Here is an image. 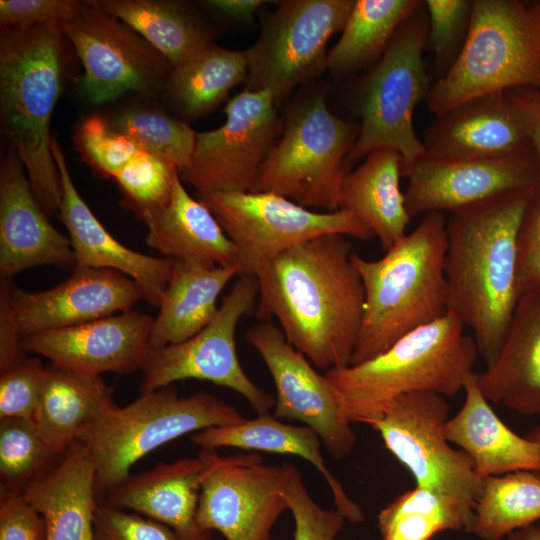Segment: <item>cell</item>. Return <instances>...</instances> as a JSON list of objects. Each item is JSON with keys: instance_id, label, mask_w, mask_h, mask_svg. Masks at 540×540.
I'll return each instance as SVG.
<instances>
[{"instance_id": "obj_1", "label": "cell", "mask_w": 540, "mask_h": 540, "mask_svg": "<svg viewBox=\"0 0 540 540\" xmlns=\"http://www.w3.org/2000/svg\"><path fill=\"white\" fill-rule=\"evenodd\" d=\"M352 254L346 236L325 234L280 253L255 274L257 317L275 318L318 369L348 366L356 345L364 288Z\"/></svg>"}, {"instance_id": "obj_2", "label": "cell", "mask_w": 540, "mask_h": 540, "mask_svg": "<svg viewBox=\"0 0 540 540\" xmlns=\"http://www.w3.org/2000/svg\"><path fill=\"white\" fill-rule=\"evenodd\" d=\"M533 189L470 204L446 223L448 312L472 330L486 367L499 353L519 299L517 240Z\"/></svg>"}, {"instance_id": "obj_3", "label": "cell", "mask_w": 540, "mask_h": 540, "mask_svg": "<svg viewBox=\"0 0 540 540\" xmlns=\"http://www.w3.org/2000/svg\"><path fill=\"white\" fill-rule=\"evenodd\" d=\"M446 223L442 212H428L383 257L368 260L353 252L352 262L364 288V308L349 365L379 355L448 313Z\"/></svg>"}, {"instance_id": "obj_4", "label": "cell", "mask_w": 540, "mask_h": 540, "mask_svg": "<svg viewBox=\"0 0 540 540\" xmlns=\"http://www.w3.org/2000/svg\"><path fill=\"white\" fill-rule=\"evenodd\" d=\"M452 313L397 340L379 355L324 373L352 423L371 425L400 396L429 392L454 396L473 372L478 348Z\"/></svg>"}, {"instance_id": "obj_5", "label": "cell", "mask_w": 540, "mask_h": 540, "mask_svg": "<svg viewBox=\"0 0 540 540\" xmlns=\"http://www.w3.org/2000/svg\"><path fill=\"white\" fill-rule=\"evenodd\" d=\"M63 35L60 24H46L2 27L0 37L2 120L46 214L58 212L62 199L50 123L62 88Z\"/></svg>"}, {"instance_id": "obj_6", "label": "cell", "mask_w": 540, "mask_h": 540, "mask_svg": "<svg viewBox=\"0 0 540 540\" xmlns=\"http://www.w3.org/2000/svg\"><path fill=\"white\" fill-rule=\"evenodd\" d=\"M540 88V2L472 0L464 44L426 98L436 116L473 98Z\"/></svg>"}, {"instance_id": "obj_7", "label": "cell", "mask_w": 540, "mask_h": 540, "mask_svg": "<svg viewBox=\"0 0 540 540\" xmlns=\"http://www.w3.org/2000/svg\"><path fill=\"white\" fill-rule=\"evenodd\" d=\"M245 419L233 405L211 393L179 397L167 386L117 406L79 441L88 448L95 467V492L102 499L152 450L185 434Z\"/></svg>"}, {"instance_id": "obj_8", "label": "cell", "mask_w": 540, "mask_h": 540, "mask_svg": "<svg viewBox=\"0 0 540 540\" xmlns=\"http://www.w3.org/2000/svg\"><path fill=\"white\" fill-rule=\"evenodd\" d=\"M284 116L281 136L263 165L256 191L281 195L312 210H339L359 124L333 114L323 92L296 100Z\"/></svg>"}, {"instance_id": "obj_9", "label": "cell", "mask_w": 540, "mask_h": 540, "mask_svg": "<svg viewBox=\"0 0 540 540\" xmlns=\"http://www.w3.org/2000/svg\"><path fill=\"white\" fill-rule=\"evenodd\" d=\"M428 16L424 5L398 28L358 90L359 133L347 166L380 148L396 150L402 172L425 155L414 129L417 105L431 88L424 60Z\"/></svg>"}, {"instance_id": "obj_10", "label": "cell", "mask_w": 540, "mask_h": 540, "mask_svg": "<svg viewBox=\"0 0 540 540\" xmlns=\"http://www.w3.org/2000/svg\"><path fill=\"white\" fill-rule=\"evenodd\" d=\"M197 198L234 244L239 276L255 277L266 261L321 235L375 238L364 223L345 209L317 212L272 192H215Z\"/></svg>"}, {"instance_id": "obj_11", "label": "cell", "mask_w": 540, "mask_h": 540, "mask_svg": "<svg viewBox=\"0 0 540 540\" xmlns=\"http://www.w3.org/2000/svg\"><path fill=\"white\" fill-rule=\"evenodd\" d=\"M354 0H286L262 22L245 55V91H268L279 104L326 69V45L342 31Z\"/></svg>"}, {"instance_id": "obj_12", "label": "cell", "mask_w": 540, "mask_h": 540, "mask_svg": "<svg viewBox=\"0 0 540 540\" xmlns=\"http://www.w3.org/2000/svg\"><path fill=\"white\" fill-rule=\"evenodd\" d=\"M258 297L255 277L239 276L211 322L189 339L150 350L142 368L140 394L197 379L242 395L257 414L269 413L275 397L256 385L244 371L235 335L240 320Z\"/></svg>"}, {"instance_id": "obj_13", "label": "cell", "mask_w": 540, "mask_h": 540, "mask_svg": "<svg viewBox=\"0 0 540 540\" xmlns=\"http://www.w3.org/2000/svg\"><path fill=\"white\" fill-rule=\"evenodd\" d=\"M219 128L196 133L189 166L179 174L197 195L255 192L263 165L283 130L273 95L243 90L225 106Z\"/></svg>"}, {"instance_id": "obj_14", "label": "cell", "mask_w": 540, "mask_h": 540, "mask_svg": "<svg viewBox=\"0 0 540 540\" xmlns=\"http://www.w3.org/2000/svg\"><path fill=\"white\" fill-rule=\"evenodd\" d=\"M449 417L444 396L415 392L397 398L371 428L411 473L415 485L475 504L484 479L476 473L470 457L450 445L445 433Z\"/></svg>"}, {"instance_id": "obj_15", "label": "cell", "mask_w": 540, "mask_h": 540, "mask_svg": "<svg viewBox=\"0 0 540 540\" xmlns=\"http://www.w3.org/2000/svg\"><path fill=\"white\" fill-rule=\"evenodd\" d=\"M200 453L207 466L196 516L199 526L220 532L226 540H271L275 523L289 511L283 464H265L255 453Z\"/></svg>"}, {"instance_id": "obj_16", "label": "cell", "mask_w": 540, "mask_h": 540, "mask_svg": "<svg viewBox=\"0 0 540 540\" xmlns=\"http://www.w3.org/2000/svg\"><path fill=\"white\" fill-rule=\"evenodd\" d=\"M61 29L83 65L81 89L92 103H106L129 91L150 92L166 84L172 69L169 62L94 1L86 2Z\"/></svg>"}, {"instance_id": "obj_17", "label": "cell", "mask_w": 540, "mask_h": 540, "mask_svg": "<svg viewBox=\"0 0 540 540\" xmlns=\"http://www.w3.org/2000/svg\"><path fill=\"white\" fill-rule=\"evenodd\" d=\"M245 337L273 379L276 389L273 415L298 420L311 428L333 458L342 459L350 455L356 435L324 374H320L288 342L279 326L272 321H262L250 327Z\"/></svg>"}, {"instance_id": "obj_18", "label": "cell", "mask_w": 540, "mask_h": 540, "mask_svg": "<svg viewBox=\"0 0 540 540\" xmlns=\"http://www.w3.org/2000/svg\"><path fill=\"white\" fill-rule=\"evenodd\" d=\"M408 184L405 203L411 217L451 213L494 195L540 184L533 151L498 157L436 160L422 157L402 172Z\"/></svg>"}, {"instance_id": "obj_19", "label": "cell", "mask_w": 540, "mask_h": 540, "mask_svg": "<svg viewBox=\"0 0 540 540\" xmlns=\"http://www.w3.org/2000/svg\"><path fill=\"white\" fill-rule=\"evenodd\" d=\"M154 319L129 310L76 326L22 337L26 353L62 368L87 374L127 375L142 370L150 352Z\"/></svg>"}, {"instance_id": "obj_20", "label": "cell", "mask_w": 540, "mask_h": 540, "mask_svg": "<svg viewBox=\"0 0 540 540\" xmlns=\"http://www.w3.org/2000/svg\"><path fill=\"white\" fill-rule=\"evenodd\" d=\"M140 300L144 295L133 279L106 268L75 267L68 279L44 291L12 289L22 337L126 312Z\"/></svg>"}, {"instance_id": "obj_21", "label": "cell", "mask_w": 540, "mask_h": 540, "mask_svg": "<svg viewBox=\"0 0 540 540\" xmlns=\"http://www.w3.org/2000/svg\"><path fill=\"white\" fill-rule=\"evenodd\" d=\"M41 265L75 268L70 238L47 219L12 149L0 169V277Z\"/></svg>"}, {"instance_id": "obj_22", "label": "cell", "mask_w": 540, "mask_h": 540, "mask_svg": "<svg viewBox=\"0 0 540 540\" xmlns=\"http://www.w3.org/2000/svg\"><path fill=\"white\" fill-rule=\"evenodd\" d=\"M52 154L62 184L59 218L69 233L75 267L119 271L139 285L147 303L159 307L172 273L174 260L139 253L112 236L78 193L60 144L54 138Z\"/></svg>"}, {"instance_id": "obj_23", "label": "cell", "mask_w": 540, "mask_h": 540, "mask_svg": "<svg viewBox=\"0 0 540 540\" xmlns=\"http://www.w3.org/2000/svg\"><path fill=\"white\" fill-rule=\"evenodd\" d=\"M422 142L424 157L436 160L533 151L506 91L473 98L436 116Z\"/></svg>"}, {"instance_id": "obj_24", "label": "cell", "mask_w": 540, "mask_h": 540, "mask_svg": "<svg viewBox=\"0 0 540 540\" xmlns=\"http://www.w3.org/2000/svg\"><path fill=\"white\" fill-rule=\"evenodd\" d=\"M206 466L200 452L195 458L159 463L130 473L100 500L165 524L184 540H212L211 531L202 529L196 519Z\"/></svg>"}, {"instance_id": "obj_25", "label": "cell", "mask_w": 540, "mask_h": 540, "mask_svg": "<svg viewBox=\"0 0 540 540\" xmlns=\"http://www.w3.org/2000/svg\"><path fill=\"white\" fill-rule=\"evenodd\" d=\"M464 402L446 422L448 441L464 451L482 478L516 471L540 472V445L511 430L482 393L473 371L465 380Z\"/></svg>"}, {"instance_id": "obj_26", "label": "cell", "mask_w": 540, "mask_h": 540, "mask_svg": "<svg viewBox=\"0 0 540 540\" xmlns=\"http://www.w3.org/2000/svg\"><path fill=\"white\" fill-rule=\"evenodd\" d=\"M475 377L490 403L540 415V292L519 296L496 359Z\"/></svg>"}, {"instance_id": "obj_27", "label": "cell", "mask_w": 540, "mask_h": 540, "mask_svg": "<svg viewBox=\"0 0 540 540\" xmlns=\"http://www.w3.org/2000/svg\"><path fill=\"white\" fill-rule=\"evenodd\" d=\"M146 244L164 258L205 266L237 264L234 244L212 212L184 188L176 175L169 198L146 212Z\"/></svg>"}, {"instance_id": "obj_28", "label": "cell", "mask_w": 540, "mask_h": 540, "mask_svg": "<svg viewBox=\"0 0 540 540\" xmlns=\"http://www.w3.org/2000/svg\"><path fill=\"white\" fill-rule=\"evenodd\" d=\"M23 495L43 516L46 540H94L93 519L99 499L95 467L83 442L73 443L61 461L30 483Z\"/></svg>"}, {"instance_id": "obj_29", "label": "cell", "mask_w": 540, "mask_h": 540, "mask_svg": "<svg viewBox=\"0 0 540 540\" xmlns=\"http://www.w3.org/2000/svg\"><path fill=\"white\" fill-rule=\"evenodd\" d=\"M101 375L46 366L33 422L45 441L64 454L118 405Z\"/></svg>"}, {"instance_id": "obj_30", "label": "cell", "mask_w": 540, "mask_h": 540, "mask_svg": "<svg viewBox=\"0 0 540 540\" xmlns=\"http://www.w3.org/2000/svg\"><path fill=\"white\" fill-rule=\"evenodd\" d=\"M191 441L201 449L230 447L300 457L322 475L331 491L335 508L346 520L352 523L364 520L360 506L349 497L327 467L320 437L308 426L283 423L273 414L264 413L238 424L203 429L194 433Z\"/></svg>"}, {"instance_id": "obj_31", "label": "cell", "mask_w": 540, "mask_h": 540, "mask_svg": "<svg viewBox=\"0 0 540 540\" xmlns=\"http://www.w3.org/2000/svg\"><path fill=\"white\" fill-rule=\"evenodd\" d=\"M402 162L396 150L376 149L345 175L341 186L340 209L364 223L384 252L407 234L412 218L400 187Z\"/></svg>"}, {"instance_id": "obj_32", "label": "cell", "mask_w": 540, "mask_h": 540, "mask_svg": "<svg viewBox=\"0 0 540 540\" xmlns=\"http://www.w3.org/2000/svg\"><path fill=\"white\" fill-rule=\"evenodd\" d=\"M239 275L238 265L205 266L174 260L153 321L150 350L183 342L207 326L218 311V296Z\"/></svg>"}, {"instance_id": "obj_33", "label": "cell", "mask_w": 540, "mask_h": 540, "mask_svg": "<svg viewBox=\"0 0 540 540\" xmlns=\"http://www.w3.org/2000/svg\"><path fill=\"white\" fill-rule=\"evenodd\" d=\"M118 18L177 67L215 45L208 31L180 5L155 0L94 1Z\"/></svg>"}, {"instance_id": "obj_34", "label": "cell", "mask_w": 540, "mask_h": 540, "mask_svg": "<svg viewBox=\"0 0 540 540\" xmlns=\"http://www.w3.org/2000/svg\"><path fill=\"white\" fill-rule=\"evenodd\" d=\"M423 5L422 0H354L339 40L327 53L326 69L342 75L374 65L400 25Z\"/></svg>"}, {"instance_id": "obj_35", "label": "cell", "mask_w": 540, "mask_h": 540, "mask_svg": "<svg viewBox=\"0 0 540 540\" xmlns=\"http://www.w3.org/2000/svg\"><path fill=\"white\" fill-rule=\"evenodd\" d=\"M248 72L244 51L211 46L185 63L174 67L168 76V97L188 120L206 115L244 83Z\"/></svg>"}, {"instance_id": "obj_36", "label": "cell", "mask_w": 540, "mask_h": 540, "mask_svg": "<svg viewBox=\"0 0 540 540\" xmlns=\"http://www.w3.org/2000/svg\"><path fill=\"white\" fill-rule=\"evenodd\" d=\"M474 507L466 499L415 485L380 510L381 540H430L446 530L469 532Z\"/></svg>"}, {"instance_id": "obj_37", "label": "cell", "mask_w": 540, "mask_h": 540, "mask_svg": "<svg viewBox=\"0 0 540 540\" xmlns=\"http://www.w3.org/2000/svg\"><path fill=\"white\" fill-rule=\"evenodd\" d=\"M540 521V475L516 471L484 478L469 532L481 540H501Z\"/></svg>"}, {"instance_id": "obj_38", "label": "cell", "mask_w": 540, "mask_h": 540, "mask_svg": "<svg viewBox=\"0 0 540 540\" xmlns=\"http://www.w3.org/2000/svg\"><path fill=\"white\" fill-rule=\"evenodd\" d=\"M64 454L45 441L32 420L0 419V489L23 492L53 469Z\"/></svg>"}, {"instance_id": "obj_39", "label": "cell", "mask_w": 540, "mask_h": 540, "mask_svg": "<svg viewBox=\"0 0 540 540\" xmlns=\"http://www.w3.org/2000/svg\"><path fill=\"white\" fill-rule=\"evenodd\" d=\"M111 127L137 147L168 163L179 174L190 164L196 133L186 122L154 111H131L118 116Z\"/></svg>"}, {"instance_id": "obj_40", "label": "cell", "mask_w": 540, "mask_h": 540, "mask_svg": "<svg viewBox=\"0 0 540 540\" xmlns=\"http://www.w3.org/2000/svg\"><path fill=\"white\" fill-rule=\"evenodd\" d=\"M178 174L162 159L139 150L114 178L125 196L126 204L141 218L169 198Z\"/></svg>"}, {"instance_id": "obj_41", "label": "cell", "mask_w": 540, "mask_h": 540, "mask_svg": "<svg viewBox=\"0 0 540 540\" xmlns=\"http://www.w3.org/2000/svg\"><path fill=\"white\" fill-rule=\"evenodd\" d=\"M427 46L434 54L435 69L441 77L453 64L466 39L472 0H426Z\"/></svg>"}, {"instance_id": "obj_42", "label": "cell", "mask_w": 540, "mask_h": 540, "mask_svg": "<svg viewBox=\"0 0 540 540\" xmlns=\"http://www.w3.org/2000/svg\"><path fill=\"white\" fill-rule=\"evenodd\" d=\"M285 498L294 520L293 540H335L345 518L336 509H325L308 493L299 470L283 463Z\"/></svg>"}, {"instance_id": "obj_43", "label": "cell", "mask_w": 540, "mask_h": 540, "mask_svg": "<svg viewBox=\"0 0 540 540\" xmlns=\"http://www.w3.org/2000/svg\"><path fill=\"white\" fill-rule=\"evenodd\" d=\"M46 366L36 357H26L0 372V419L32 420L39 403Z\"/></svg>"}, {"instance_id": "obj_44", "label": "cell", "mask_w": 540, "mask_h": 540, "mask_svg": "<svg viewBox=\"0 0 540 540\" xmlns=\"http://www.w3.org/2000/svg\"><path fill=\"white\" fill-rule=\"evenodd\" d=\"M78 142L93 165L115 177L141 150L102 118H86L78 129Z\"/></svg>"}, {"instance_id": "obj_45", "label": "cell", "mask_w": 540, "mask_h": 540, "mask_svg": "<svg viewBox=\"0 0 540 540\" xmlns=\"http://www.w3.org/2000/svg\"><path fill=\"white\" fill-rule=\"evenodd\" d=\"M94 540H184L169 526L98 500L93 519Z\"/></svg>"}, {"instance_id": "obj_46", "label": "cell", "mask_w": 540, "mask_h": 540, "mask_svg": "<svg viewBox=\"0 0 540 540\" xmlns=\"http://www.w3.org/2000/svg\"><path fill=\"white\" fill-rule=\"evenodd\" d=\"M517 286L519 296L540 292V184L530 195L519 228Z\"/></svg>"}, {"instance_id": "obj_47", "label": "cell", "mask_w": 540, "mask_h": 540, "mask_svg": "<svg viewBox=\"0 0 540 540\" xmlns=\"http://www.w3.org/2000/svg\"><path fill=\"white\" fill-rule=\"evenodd\" d=\"M86 2L75 0H1L2 27L63 24L78 15Z\"/></svg>"}, {"instance_id": "obj_48", "label": "cell", "mask_w": 540, "mask_h": 540, "mask_svg": "<svg viewBox=\"0 0 540 540\" xmlns=\"http://www.w3.org/2000/svg\"><path fill=\"white\" fill-rule=\"evenodd\" d=\"M0 540H46L44 518L23 492L0 489Z\"/></svg>"}, {"instance_id": "obj_49", "label": "cell", "mask_w": 540, "mask_h": 540, "mask_svg": "<svg viewBox=\"0 0 540 540\" xmlns=\"http://www.w3.org/2000/svg\"><path fill=\"white\" fill-rule=\"evenodd\" d=\"M13 287L10 279L0 277V372L27 357L12 303Z\"/></svg>"}, {"instance_id": "obj_50", "label": "cell", "mask_w": 540, "mask_h": 540, "mask_svg": "<svg viewBox=\"0 0 540 540\" xmlns=\"http://www.w3.org/2000/svg\"><path fill=\"white\" fill-rule=\"evenodd\" d=\"M506 93L540 164V88L518 87Z\"/></svg>"}, {"instance_id": "obj_51", "label": "cell", "mask_w": 540, "mask_h": 540, "mask_svg": "<svg viewBox=\"0 0 540 540\" xmlns=\"http://www.w3.org/2000/svg\"><path fill=\"white\" fill-rule=\"evenodd\" d=\"M207 6L226 17L238 20L249 21L256 11L268 1L263 0H210L204 2Z\"/></svg>"}, {"instance_id": "obj_52", "label": "cell", "mask_w": 540, "mask_h": 540, "mask_svg": "<svg viewBox=\"0 0 540 540\" xmlns=\"http://www.w3.org/2000/svg\"><path fill=\"white\" fill-rule=\"evenodd\" d=\"M507 540H540V523L531 524L508 535Z\"/></svg>"}, {"instance_id": "obj_53", "label": "cell", "mask_w": 540, "mask_h": 540, "mask_svg": "<svg viewBox=\"0 0 540 540\" xmlns=\"http://www.w3.org/2000/svg\"><path fill=\"white\" fill-rule=\"evenodd\" d=\"M527 437L532 439L533 441H535L536 443H538L540 445V427L535 428L534 430H532L528 434ZM537 473L540 475V472H537Z\"/></svg>"}]
</instances>
